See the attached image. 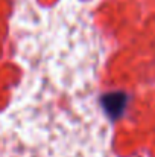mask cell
Here are the masks:
<instances>
[{
    "instance_id": "obj_1",
    "label": "cell",
    "mask_w": 155,
    "mask_h": 157,
    "mask_svg": "<svg viewBox=\"0 0 155 157\" xmlns=\"http://www.w3.org/2000/svg\"><path fill=\"white\" fill-rule=\"evenodd\" d=\"M128 101H129V96L125 92H120V90L105 93L99 98V104L102 107V110L113 121L123 116V113L128 107Z\"/></svg>"
}]
</instances>
